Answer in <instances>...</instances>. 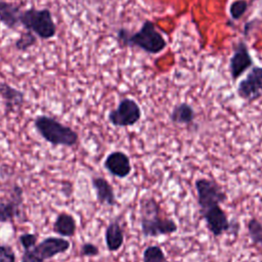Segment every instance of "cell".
<instances>
[{"mask_svg":"<svg viewBox=\"0 0 262 262\" xmlns=\"http://www.w3.org/2000/svg\"><path fill=\"white\" fill-rule=\"evenodd\" d=\"M140 228L143 236L158 237L177 231L178 226L171 218L161 216V207L154 196H146L140 201Z\"/></svg>","mask_w":262,"mask_h":262,"instance_id":"cell-1","label":"cell"},{"mask_svg":"<svg viewBox=\"0 0 262 262\" xmlns=\"http://www.w3.org/2000/svg\"><path fill=\"white\" fill-rule=\"evenodd\" d=\"M118 40L124 46L138 47L150 54L160 53L167 46L165 38L157 31L154 23L150 20H145L134 34H130L126 29H120L118 31Z\"/></svg>","mask_w":262,"mask_h":262,"instance_id":"cell-2","label":"cell"},{"mask_svg":"<svg viewBox=\"0 0 262 262\" xmlns=\"http://www.w3.org/2000/svg\"><path fill=\"white\" fill-rule=\"evenodd\" d=\"M34 127L45 141L55 146L72 147L79 141V134L74 129L50 116H37Z\"/></svg>","mask_w":262,"mask_h":262,"instance_id":"cell-3","label":"cell"},{"mask_svg":"<svg viewBox=\"0 0 262 262\" xmlns=\"http://www.w3.org/2000/svg\"><path fill=\"white\" fill-rule=\"evenodd\" d=\"M20 25L37 37L48 40L56 35V25L49 9H37L35 7L21 11Z\"/></svg>","mask_w":262,"mask_h":262,"instance_id":"cell-4","label":"cell"},{"mask_svg":"<svg viewBox=\"0 0 262 262\" xmlns=\"http://www.w3.org/2000/svg\"><path fill=\"white\" fill-rule=\"evenodd\" d=\"M71 247L70 241L61 236H47L30 250L24 251L20 262H45L56 255L66 253Z\"/></svg>","mask_w":262,"mask_h":262,"instance_id":"cell-5","label":"cell"},{"mask_svg":"<svg viewBox=\"0 0 262 262\" xmlns=\"http://www.w3.org/2000/svg\"><path fill=\"white\" fill-rule=\"evenodd\" d=\"M194 187L200 210L221 205L227 200L225 191L214 180L208 178H198L194 181Z\"/></svg>","mask_w":262,"mask_h":262,"instance_id":"cell-6","label":"cell"},{"mask_svg":"<svg viewBox=\"0 0 262 262\" xmlns=\"http://www.w3.org/2000/svg\"><path fill=\"white\" fill-rule=\"evenodd\" d=\"M141 108L132 98H123L118 106L107 114L108 122L115 127H130L141 119Z\"/></svg>","mask_w":262,"mask_h":262,"instance_id":"cell-7","label":"cell"},{"mask_svg":"<svg viewBox=\"0 0 262 262\" xmlns=\"http://www.w3.org/2000/svg\"><path fill=\"white\" fill-rule=\"evenodd\" d=\"M200 214L205 220L207 228L214 236H221L228 231H234V227L238 228L237 223L232 225V222L228 220L227 214L220 207V205H216L205 210H200Z\"/></svg>","mask_w":262,"mask_h":262,"instance_id":"cell-8","label":"cell"},{"mask_svg":"<svg viewBox=\"0 0 262 262\" xmlns=\"http://www.w3.org/2000/svg\"><path fill=\"white\" fill-rule=\"evenodd\" d=\"M236 93L239 98L252 102L262 95V67H252L246 78L237 87Z\"/></svg>","mask_w":262,"mask_h":262,"instance_id":"cell-9","label":"cell"},{"mask_svg":"<svg viewBox=\"0 0 262 262\" xmlns=\"http://www.w3.org/2000/svg\"><path fill=\"white\" fill-rule=\"evenodd\" d=\"M24 204V190L18 184H14L9 198L0 201V223L12 222L23 215L21 207Z\"/></svg>","mask_w":262,"mask_h":262,"instance_id":"cell-10","label":"cell"},{"mask_svg":"<svg viewBox=\"0 0 262 262\" xmlns=\"http://www.w3.org/2000/svg\"><path fill=\"white\" fill-rule=\"evenodd\" d=\"M253 66V59L245 42L239 41L233 46V53L229 60V72L233 81L237 80Z\"/></svg>","mask_w":262,"mask_h":262,"instance_id":"cell-11","label":"cell"},{"mask_svg":"<svg viewBox=\"0 0 262 262\" xmlns=\"http://www.w3.org/2000/svg\"><path fill=\"white\" fill-rule=\"evenodd\" d=\"M103 167L111 175L120 179L128 177L132 172L130 158L121 150L110 152L103 161Z\"/></svg>","mask_w":262,"mask_h":262,"instance_id":"cell-12","label":"cell"},{"mask_svg":"<svg viewBox=\"0 0 262 262\" xmlns=\"http://www.w3.org/2000/svg\"><path fill=\"white\" fill-rule=\"evenodd\" d=\"M0 96L3 99L6 115L19 110L25 103V93L5 82H0Z\"/></svg>","mask_w":262,"mask_h":262,"instance_id":"cell-13","label":"cell"},{"mask_svg":"<svg viewBox=\"0 0 262 262\" xmlns=\"http://www.w3.org/2000/svg\"><path fill=\"white\" fill-rule=\"evenodd\" d=\"M91 184L95 191L96 200L100 205L114 207L117 205V198L115 190L111 183L103 177H92Z\"/></svg>","mask_w":262,"mask_h":262,"instance_id":"cell-14","label":"cell"},{"mask_svg":"<svg viewBox=\"0 0 262 262\" xmlns=\"http://www.w3.org/2000/svg\"><path fill=\"white\" fill-rule=\"evenodd\" d=\"M124 230L118 220H113L108 223L104 231L105 246L110 252L119 251L124 244Z\"/></svg>","mask_w":262,"mask_h":262,"instance_id":"cell-15","label":"cell"},{"mask_svg":"<svg viewBox=\"0 0 262 262\" xmlns=\"http://www.w3.org/2000/svg\"><path fill=\"white\" fill-rule=\"evenodd\" d=\"M20 6L7 1H0V21L8 29L15 30L20 24Z\"/></svg>","mask_w":262,"mask_h":262,"instance_id":"cell-16","label":"cell"},{"mask_svg":"<svg viewBox=\"0 0 262 262\" xmlns=\"http://www.w3.org/2000/svg\"><path fill=\"white\" fill-rule=\"evenodd\" d=\"M77 230L75 217L67 212L59 213L53 222V231L61 237H72Z\"/></svg>","mask_w":262,"mask_h":262,"instance_id":"cell-17","label":"cell"},{"mask_svg":"<svg viewBox=\"0 0 262 262\" xmlns=\"http://www.w3.org/2000/svg\"><path fill=\"white\" fill-rule=\"evenodd\" d=\"M194 118L195 113L193 107L186 102H181L175 105L170 114L171 122L177 125H191Z\"/></svg>","mask_w":262,"mask_h":262,"instance_id":"cell-18","label":"cell"},{"mask_svg":"<svg viewBox=\"0 0 262 262\" xmlns=\"http://www.w3.org/2000/svg\"><path fill=\"white\" fill-rule=\"evenodd\" d=\"M143 262H169L161 247L151 245L145 248L142 253Z\"/></svg>","mask_w":262,"mask_h":262,"instance_id":"cell-19","label":"cell"},{"mask_svg":"<svg viewBox=\"0 0 262 262\" xmlns=\"http://www.w3.org/2000/svg\"><path fill=\"white\" fill-rule=\"evenodd\" d=\"M247 229L251 241L255 245L262 247V223L257 218H251L248 221Z\"/></svg>","mask_w":262,"mask_h":262,"instance_id":"cell-20","label":"cell"},{"mask_svg":"<svg viewBox=\"0 0 262 262\" xmlns=\"http://www.w3.org/2000/svg\"><path fill=\"white\" fill-rule=\"evenodd\" d=\"M36 43H37V36L33 32L27 30L26 32L21 33L19 38L15 41L14 46L19 51H27Z\"/></svg>","mask_w":262,"mask_h":262,"instance_id":"cell-21","label":"cell"},{"mask_svg":"<svg viewBox=\"0 0 262 262\" xmlns=\"http://www.w3.org/2000/svg\"><path fill=\"white\" fill-rule=\"evenodd\" d=\"M248 10V2L246 0H234L229 6V14L232 19H239Z\"/></svg>","mask_w":262,"mask_h":262,"instance_id":"cell-22","label":"cell"},{"mask_svg":"<svg viewBox=\"0 0 262 262\" xmlns=\"http://www.w3.org/2000/svg\"><path fill=\"white\" fill-rule=\"evenodd\" d=\"M18 241H19V244L21 245L24 251H27L36 246V244L38 242V235L36 233H31V232L21 233L18 236Z\"/></svg>","mask_w":262,"mask_h":262,"instance_id":"cell-23","label":"cell"},{"mask_svg":"<svg viewBox=\"0 0 262 262\" xmlns=\"http://www.w3.org/2000/svg\"><path fill=\"white\" fill-rule=\"evenodd\" d=\"M0 262H16L15 253L10 246L0 244Z\"/></svg>","mask_w":262,"mask_h":262,"instance_id":"cell-24","label":"cell"},{"mask_svg":"<svg viewBox=\"0 0 262 262\" xmlns=\"http://www.w3.org/2000/svg\"><path fill=\"white\" fill-rule=\"evenodd\" d=\"M81 255L83 257H96L99 255V249L92 243H84L81 246Z\"/></svg>","mask_w":262,"mask_h":262,"instance_id":"cell-25","label":"cell"},{"mask_svg":"<svg viewBox=\"0 0 262 262\" xmlns=\"http://www.w3.org/2000/svg\"><path fill=\"white\" fill-rule=\"evenodd\" d=\"M176 262H180V261H176Z\"/></svg>","mask_w":262,"mask_h":262,"instance_id":"cell-26","label":"cell"}]
</instances>
